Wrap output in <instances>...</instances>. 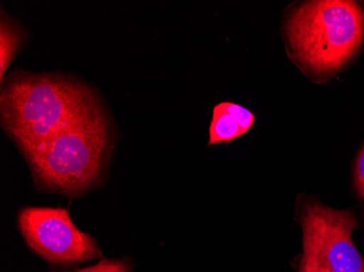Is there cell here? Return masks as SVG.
Instances as JSON below:
<instances>
[{"instance_id":"obj_1","label":"cell","mask_w":364,"mask_h":272,"mask_svg":"<svg viewBox=\"0 0 364 272\" xmlns=\"http://www.w3.org/2000/svg\"><path fill=\"white\" fill-rule=\"evenodd\" d=\"M100 106L89 87L70 77L16 70L1 89V124L23 151Z\"/></svg>"},{"instance_id":"obj_2","label":"cell","mask_w":364,"mask_h":272,"mask_svg":"<svg viewBox=\"0 0 364 272\" xmlns=\"http://www.w3.org/2000/svg\"><path fill=\"white\" fill-rule=\"evenodd\" d=\"M288 53L312 80L334 77L364 40V10L351 0H313L296 6L285 23Z\"/></svg>"},{"instance_id":"obj_3","label":"cell","mask_w":364,"mask_h":272,"mask_svg":"<svg viewBox=\"0 0 364 272\" xmlns=\"http://www.w3.org/2000/svg\"><path fill=\"white\" fill-rule=\"evenodd\" d=\"M21 153L38 187L67 196L82 195L102 180L110 154L109 122L100 106Z\"/></svg>"},{"instance_id":"obj_4","label":"cell","mask_w":364,"mask_h":272,"mask_svg":"<svg viewBox=\"0 0 364 272\" xmlns=\"http://www.w3.org/2000/svg\"><path fill=\"white\" fill-rule=\"evenodd\" d=\"M300 222L304 254L299 272H364V261L353 242V231L359 228L353 212L308 202L302 205Z\"/></svg>"},{"instance_id":"obj_5","label":"cell","mask_w":364,"mask_h":272,"mask_svg":"<svg viewBox=\"0 0 364 272\" xmlns=\"http://www.w3.org/2000/svg\"><path fill=\"white\" fill-rule=\"evenodd\" d=\"M18 224L28 247L50 265H77L101 255L96 241L75 226L68 210L23 208Z\"/></svg>"},{"instance_id":"obj_6","label":"cell","mask_w":364,"mask_h":272,"mask_svg":"<svg viewBox=\"0 0 364 272\" xmlns=\"http://www.w3.org/2000/svg\"><path fill=\"white\" fill-rule=\"evenodd\" d=\"M255 114L242 106L222 103L214 108L208 144L229 143L245 134L255 124Z\"/></svg>"},{"instance_id":"obj_7","label":"cell","mask_w":364,"mask_h":272,"mask_svg":"<svg viewBox=\"0 0 364 272\" xmlns=\"http://www.w3.org/2000/svg\"><path fill=\"white\" fill-rule=\"evenodd\" d=\"M23 44V32L18 28L14 20H10L9 16L6 19V14L1 16V26H0V75L1 82L4 81L6 70L9 67L12 59L16 56L20 47Z\"/></svg>"},{"instance_id":"obj_8","label":"cell","mask_w":364,"mask_h":272,"mask_svg":"<svg viewBox=\"0 0 364 272\" xmlns=\"http://www.w3.org/2000/svg\"><path fill=\"white\" fill-rule=\"evenodd\" d=\"M75 272H131V267L124 261L104 259L93 267L85 268Z\"/></svg>"},{"instance_id":"obj_9","label":"cell","mask_w":364,"mask_h":272,"mask_svg":"<svg viewBox=\"0 0 364 272\" xmlns=\"http://www.w3.org/2000/svg\"><path fill=\"white\" fill-rule=\"evenodd\" d=\"M355 189L358 197L364 200V146L358 155L355 165Z\"/></svg>"}]
</instances>
